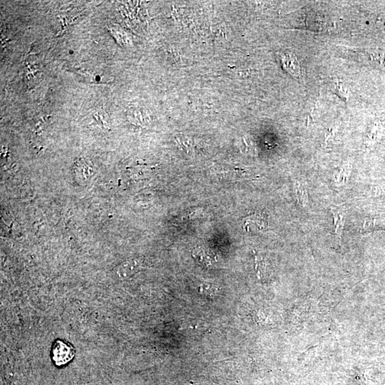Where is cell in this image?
<instances>
[{"label":"cell","instance_id":"cell-1","mask_svg":"<svg viewBox=\"0 0 385 385\" xmlns=\"http://www.w3.org/2000/svg\"><path fill=\"white\" fill-rule=\"evenodd\" d=\"M75 350L69 342L58 340L54 342L52 349V358L55 365L62 367L73 359Z\"/></svg>","mask_w":385,"mask_h":385},{"label":"cell","instance_id":"cell-2","mask_svg":"<svg viewBox=\"0 0 385 385\" xmlns=\"http://www.w3.org/2000/svg\"><path fill=\"white\" fill-rule=\"evenodd\" d=\"M293 189L298 206L301 208L307 207L309 203L308 193L303 184L300 181H295Z\"/></svg>","mask_w":385,"mask_h":385},{"label":"cell","instance_id":"cell-3","mask_svg":"<svg viewBox=\"0 0 385 385\" xmlns=\"http://www.w3.org/2000/svg\"><path fill=\"white\" fill-rule=\"evenodd\" d=\"M332 211L334 216V233L337 236L339 244H341L342 231L345 226V214L343 211L337 209H332Z\"/></svg>","mask_w":385,"mask_h":385},{"label":"cell","instance_id":"cell-4","mask_svg":"<svg viewBox=\"0 0 385 385\" xmlns=\"http://www.w3.org/2000/svg\"><path fill=\"white\" fill-rule=\"evenodd\" d=\"M282 61L285 69L292 75L296 77H301V67L296 58L293 57L290 55H287L282 57Z\"/></svg>","mask_w":385,"mask_h":385},{"label":"cell","instance_id":"cell-5","mask_svg":"<svg viewBox=\"0 0 385 385\" xmlns=\"http://www.w3.org/2000/svg\"><path fill=\"white\" fill-rule=\"evenodd\" d=\"M382 137L381 128L380 127L378 123H376L375 126L370 129L368 134H367V138H366L365 144L367 146H373L374 144L379 141Z\"/></svg>","mask_w":385,"mask_h":385},{"label":"cell","instance_id":"cell-6","mask_svg":"<svg viewBox=\"0 0 385 385\" xmlns=\"http://www.w3.org/2000/svg\"><path fill=\"white\" fill-rule=\"evenodd\" d=\"M352 167L350 165H344L338 172L334 174V181L337 185H343L348 181L351 173Z\"/></svg>","mask_w":385,"mask_h":385},{"label":"cell","instance_id":"cell-7","mask_svg":"<svg viewBox=\"0 0 385 385\" xmlns=\"http://www.w3.org/2000/svg\"><path fill=\"white\" fill-rule=\"evenodd\" d=\"M371 59L382 67H385V54L373 53L370 55Z\"/></svg>","mask_w":385,"mask_h":385},{"label":"cell","instance_id":"cell-8","mask_svg":"<svg viewBox=\"0 0 385 385\" xmlns=\"http://www.w3.org/2000/svg\"><path fill=\"white\" fill-rule=\"evenodd\" d=\"M200 290L203 295H205V296H215L216 292H217L215 287L211 286V285H202Z\"/></svg>","mask_w":385,"mask_h":385}]
</instances>
